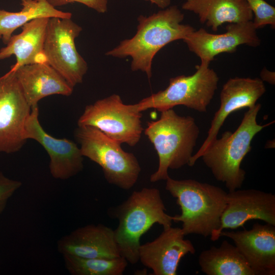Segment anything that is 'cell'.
Masks as SVG:
<instances>
[{
	"instance_id": "12",
	"label": "cell",
	"mask_w": 275,
	"mask_h": 275,
	"mask_svg": "<svg viewBox=\"0 0 275 275\" xmlns=\"http://www.w3.org/2000/svg\"><path fill=\"white\" fill-rule=\"evenodd\" d=\"M38 117V106L31 108L25 126V139L35 140L47 152L49 171L54 178L67 180L76 175L84 168V156L79 147L69 139L49 135L42 128Z\"/></svg>"
},
{
	"instance_id": "14",
	"label": "cell",
	"mask_w": 275,
	"mask_h": 275,
	"mask_svg": "<svg viewBox=\"0 0 275 275\" xmlns=\"http://www.w3.org/2000/svg\"><path fill=\"white\" fill-rule=\"evenodd\" d=\"M226 29L225 33L213 34L200 28L190 33L183 41L201 61L208 63L219 53L235 51L240 45L257 47L261 43L252 21L229 23Z\"/></svg>"
},
{
	"instance_id": "15",
	"label": "cell",
	"mask_w": 275,
	"mask_h": 275,
	"mask_svg": "<svg viewBox=\"0 0 275 275\" xmlns=\"http://www.w3.org/2000/svg\"><path fill=\"white\" fill-rule=\"evenodd\" d=\"M184 236L180 228L171 226L163 229L156 239L141 244L139 261L151 269L153 274H177L181 259L196 252L192 242L184 239Z\"/></svg>"
},
{
	"instance_id": "22",
	"label": "cell",
	"mask_w": 275,
	"mask_h": 275,
	"mask_svg": "<svg viewBox=\"0 0 275 275\" xmlns=\"http://www.w3.org/2000/svg\"><path fill=\"white\" fill-rule=\"evenodd\" d=\"M20 11L12 12L0 9V38L7 44L13 33L31 20L40 18H71L70 12L60 11L47 0H21Z\"/></svg>"
},
{
	"instance_id": "23",
	"label": "cell",
	"mask_w": 275,
	"mask_h": 275,
	"mask_svg": "<svg viewBox=\"0 0 275 275\" xmlns=\"http://www.w3.org/2000/svg\"><path fill=\"white\" fill-rule=\"evenodd\" d=\"M62 256L66 269L72 275H122L128 264L122 256L114 258Z\"/></svg>"
},
{
	"instance_id": "28",
	"label": "cell",
	"mask_w": 275,
	"mask_h": 275,
	"mask_svg": "<svg viewBox=\"0 0 275 275\" xmlns=\"http://www.w3.org/2000/svg\"><path fill=\"white\" fill-rule=\"evenodd\" d=\"M156 5L159 8L163 9L168 7L171 3V0H145Z\"/></svg>"
},
{
	"instance_id": "10",
	"label": "cell",
	"mask_w": 275,
	"mask_h": 275,
	"mask_svg": "<svg viewBox=\"0 0 275 275\" xmlns=\"http://www.w3.org/2000/svg\"><path fill=\"white\" fill-rule=\"evenodd\" d=\"M31 112L14 72L0 77V152L13 153L22 147Z\"/></svg>"
},
{
	"instance_id": "3",
	"label": "cell",
	"mask_w": 275,
	"mask_h": 275,
	"mask_svg": "<svg viewBox=\"0 0 275 275\" xmlns=\"http://www.w3.org/2000/svg\"><path fill=\"white\" fill-rule=\"evenodd\" d=\"M160 191L144 187L134 191L115 210L119 221L114 230L121 256L132 264L139 261L141 237L155 224L163 229L172 226V216L166 212Z\"/></svg>"
},
{
	"instance_id": "19",
	"label": "cell",
	"mask_w": 275,
	"mask_h": 275,
	"mask_svg": "<svg viewBox=\"0 0 275 275\" xmlns=\"http://www.w3.org/2000/svg\"><path fill=\"white\" fill-rule=\"evenodd\" d=\"M49 18H37L25 23L21 33L12 35L6 46L0 49V60L13 55L16 57V62L9 71L26 65L46 63L43 47Z\"/></svg>"
},
{
	"instance_id": "16",
	"label": "cell",
	"mask_w": 275,
	"mask_h": 275,
	"mask_svg": "<svg viewBox=\"0 0 275 275\" xmlns=\"http://www.w3.org/2000/svg\"><path fill=\"white\" fill-rule=\"evenodd\" d=\"M232 239L256 275L275 274V226L255 223L252 229L222 231Z\"/></svg>"
},
{
	"instance_id": "7",
	"label": "cell",
	"mask_w": 275,
	"mask_h": 275,
	"mask_svg": "<svg viewBox=\"0 0 275 275\" xmlns=\"http://www.w3.org/2000/svg\"><path fill=\"white\" fill-rule=\"evenodd\" d=\"M210 63L201 61L192 75H181L170 79L169 86L134 104L142 112L150 108L160 112L177 105L201 113H206L217 88L219 80L216 72L209 68Z\"/></svg>"
},
{
	"instance_id": "17",
	"label": "cell",
	"mask_w": 275,
	"mask_h": 275,
	"mask_svg": "<svg viewBox=\"0 0 275 275\" xmlns=\"http://www.w3.org/2000/svg\"><path fill=\"white\" fill-rule=\"evenodd\" d=\"M62 256L81 258L120 257L114 230L102 224L87 225L62 237L57 242Z\"/></svg>"
},
{
	"instance_id": "20",
	"label": "cell",
	"mask_w": 275,
	"mask_h": 275,
	"mask_svg": "<svg viewBox=\"0 0 275 275\" xmlns=\"http://www.w3.org/2000/svg\"><path fill=\"white\" fill-rule=\"evenodd\" d=\"M182 8L197 14L201 23L214 32L223 23L252 21L253 17L245 0H186Z\"/></svg>"
},
{
	"instance_id": "13",
	"label": "cell",
	"mask_w": 275,
	"mask_h": 275,
	"mask_svg": "<svg viewBox=\"0 0 275 275\" xmlns=\"http://www.w3.org/2000/svg\"><path fill=\"white\" fill-rule=\"evenodd\" d=\"M265 92V85L259 78L236 77L229 79L223 86L219 107L211 121L207 136L199 150L193 154L188 165L193 166L217 138L219 129L231 113L245 107H253Z\"/></svg>"
},
{
	"instance_id": "11",
	"label": "cell",
	"mask_w": 275,
	"mask_h": 275,
	"mask_svg": "<svg viewBox=\"0 0 275 275\" xmlns=\"http://www.w3.org/2000/svg\"><path fill=\"white\" fill-rule=\"evenodd\" d=\"M253 219L275 226V195L255 189L229 191L220 226L211 233L210 239L216 241L224 229L243 227Z\"/></svg>"
},
{
	"instance_id": "1",
	"label": "cell",
	"mask_w": 275,
	"mask_h": 275,
	"mask_svg": "<svg viewBox=\"0 0 275 275\" xmlns=\"http://www.w3.org/2000/svg\"><path fill=\"white\" fill-rule=\"evenodd\" d=\"M184 14L176 6H172L149 16L140 15L134 36L122 41L105 54L123 58L131 57L133 71L145 72L150 78L153 59L158 51L168 44L184 40L194 29L181 22Z\"/></svg>"
},
{
	"instance_id": "18",
	"label": "cell",
	"mask_w": 275,
	"mask_h": 275,
	"mask_svg": "<svg viewBox=\"0 0 275 275\" xmlns=\"http://www.w3.org/2000/svg\"><path fill=\"white\" fill-rule=\"evenodd\" d=\"M23 94L31 108L52 95L70 96L73 90L67 81L47 63L24 65L14 71Z\"/></svg>"
},
{
	"instance_id": "27",
	"label": "cell",
	"mask_w": 275,
	"mask_h": 275,
	"mask_svg": "<svg viewBox=\"0 0 275 275\" xmlns=\"http://www.w3.org/2000/svg\"><path fill=\"white\" fill-rule=\"evenodd\" d=\"M260 77L263 81H265L271 85H274V72L268 71L266 68H264L260 72Z\"/></svg>"
},
{
	"instance_id": "9",
	"label": "cell",
	"mask_w": 275,
	"mask_h": 275,
	"mask_svg": "<svg viewBox=\"0 0 275 275\" xmlns=\"http://www.w3.org/2000/svg\"><path fill=\"white\" fill-rule=\"evenodd\" d=\"M81 31L71 18H50L44 43L46 62L73 88L82 82L88 68L75 44Z\"/></svg>"
},
{
	"instance_id": "21",
	"label": "cell",
	"mask_w": 275,
	"mask_h": 275,
	"mask_svg": "<svg viewBox=\"0 0 275 275\" xmlns=\"http://www.w3.org/2000/svg\"><path fill=\"white\" fill-rule=\"evenodd\" d=\"M198 262L207 275H256L236 246L227 240L202 251Z\"/></svg>"
},
{
	"instance_id": "4",
	"label": "cell",
	"mask_w": 275,
	"mask_h": 275,
	"mask_svg": "<svg viewBox=\"0 0 275 275\" xmlns=\"http://www.w3.org/2000/svg\"><path fill=\"white\" fill-rule=\"evenodd\" d=\"M144 130L158 157V168L150 177L151 182L166 180L169 169L188 164L200 131L194 118L180 116L173 108L160 112V118L148 122Z\"/></svg>"
},
{
	"instance_id": "24",
	"label": "cell",
	"mask_w": 275,
	"mask_h": 275,
	"mask_svg": "<svg viewBox=\"0 0 275 275\" xmlns=\"http://www.w3.org/2000/svg\"><path fill=\"white\" fill-rule=\"evenodd\" d=\"M255 17L253 21L256 29L269 24L275 27V8L264 0H245Z\"/></svg>"
},
{
	"instance_id": "6",
	"label": "cell",
	"mask_w": 275,
	"mask_h": 275,
	"mask_svg": "<svg viewBox=\"0 0 275 275\" xmlns=\"http://www.w3.org/2000/svg\"><path fill=\"white\" fill-rule=\"evenodd\" d=\"M74 136L82 156L101 168L108 183L123 189L135 185L141 168L133 153L125 151L121 144L93 126H78Z\"/></svg>"
},
{
	"instance_id": "2",
	"label": "cell",
	"mask_w": 275,
	"mask_h": 275,
	"mask_svg": "<svg viewBox=\"0 0 275 275\" xmlns=\"http://www.w3.org/2000/svg\"><path fill=\"white\" fill-rule=\"evenodd\" d=\"M166 189L174 198L181 213L172 216L175 222H181V230L190 234L210 236L217 229L227 205V193L221 187L194 179L176 180L170 176Z\"/></svg>"
},
{
	"instance_id": "25",
	"label": "cell",
	"mask_w": 275,
	"mask_h": 275,
	"mask_svg": "<svg viewBox=\"0 0 275 275\" xmlns=\"http://www.w3.org/2000/svg\"><path fill=\"white\" fill-rule=\"evenodd\" d=\"M21 185V181L10 179L0 172V214L4 212L10 199Z\"/></svg>"
},
{
	"instance_id": "26",
	"label": "cell",
	"mask_w": 275,
	"mask_h": 275,
	"mask_svg": "<svg viewBox=\"0 0 275 275\" xmlns=\"http://www.w3.org/2000/svg\"><path fill=\"white\" fill-rule=\"evenodd\" d=\"M53 7L65 6L73 3L82 4L98 13H104L107 10L108 0H47Z\"/></svg>"
},
{
	"instance_id": "5",
	"label": "cell",
	"mask_w": 275,
	"mask_h": 275,
	"mask_svg": "<svg viewBox=\"0 0 275 275\" xmlns=\"http://www.w3.org/2000/svg\"><path fill=\"white\" fill-rule=\"evenodd\" d=\"M261 107V104L256 103L249 108L236 130L224 132L201 156L215 179L224 183L229 191L241 188L245 180V172L241 168V163L251 150L253 139L264 128L274 123H257V116Z\"/></svg>"
},
{
	"instance_id": "8",
	"label": "cell",
	"mask_w": 275,
	"mask_h": 275,
	"mask_svg": "<svg viewBox=\"0 0 275 275\" xmlns=\"http://www.w3.org/2000/svg\"><path fill=\"white\" fill-rule=\"evenodd\" d=\"M142 112L134 104H125L120 96L114 94L87 105L79 117L78 126L97 128L118 143L135 146L144 130Z\"/></svg>"
}]
</instances>
